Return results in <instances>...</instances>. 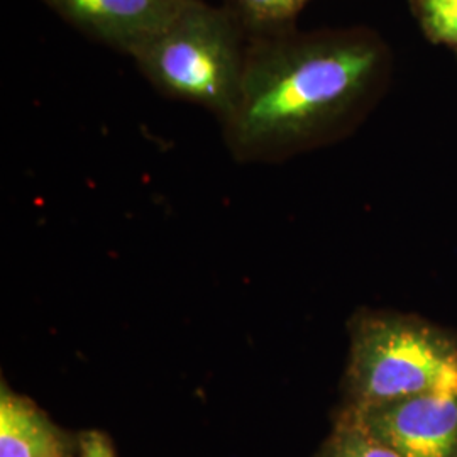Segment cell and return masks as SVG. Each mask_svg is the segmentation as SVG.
<instances>
[{
  "mask_svg": "<svg viewBox=\"0 0 457 457\" xmlns=\"http://www.w3.org/2000/svg\"><path fill=\"white\" fill-rule=\"evenodd\" d=\"M392 51L362 26L251 37L237 102L222 122L243 160H270L354 128L386 94Z\"/></svg>",
  "mask_w": 457,
  "mask_h": 457,
  "instance_id": "obj_1",
  "label": "cell"
},
{
  "mask_svg": "<svg viewBox=\"0 0 457 457\" xmlns=\"http://www.w3.org/2000/svg\"><path fill=\"white\" fill-rule=\"evenodd\" d=\"M251 36L226 5L188 0L131 60L162 96L224 122L241 90Z\"/></svg>",
  "mask_w": 457,
  "mask_h": 457,
  "instance_id": "obj_2",
  "label": "cell"
},
{
  "mask_svg": "<svg viewBox=\"0 0 457 457\" xmlns=\"http://www.w3.org/2000/svg\"><path fill=\"white\" fill-rule=\"evenodd\" d=\"M347 407L457 392V339L422 319L364 313L351 327Z\"/></svg>",
  "mask_w": 457,
  "mask_h": 457,
  "instance_id": "obj_3",
  "label": "cell"
},
{
  "mask_svg": "<svg viewBox=\"0 0 457 457\" xmlns=\"http://www.w3.org/2000/svg\"><path fill=\"white\" fill-rule=\"evenodd\" d=\"M343 413L402 457H457V392L345 407Z\"/></svg>",
  "mask_w": 457,
  "mask_h": 457,
  "instance_id": "obj_4",
  "label": "cell"
},
{
  "mask_svg": "<svg viewBox=\"0 0 457 457\" xmlns=\"http://www.w3.org/2000/svg\"><path fill=\"white\" fill-rule=\"evenodd\" d=\"M66 24L132 58L188 0H41Z\"/></svg>",
  "mask_w": 457,
  "mask_h": 457,
  "instance_id": "obj_5",
  "label": "cell"
},
{
  "mask_svg": "<svg viewBox=\"0 0 457 457\" xmlns=\"http://www.w3.org/2000/svg\"><path fill=\"white\" fill-rule=\"evenodd\" d=\"M65 432L31 400L0 388V457H73Z\"/></svg>",
  "mask_w": 457,
  "mask_h": 457,
  "instance_id": "obj_6",
  "label": "cell"
},
{
  "mask_svg": "<svg viewBox=\"0 0 457 457\" xmlns=\"http://www.w3.org/2000/svg\"><path fill=\"white\" fill-rule=\"evenodd\" d=\"M311 0H226L251 37L294 29L295 21Z\"/></svg>",
  "mask_w": 457,
  "mask_h": 457,
  "instance_id": "obj_7",
  "label": "cell"
},
{
  "mask_svg": "<svg viewBox=\"0 0 457 457\" xmlns=\"http://www.w3.org/2000/svg\"><path fill=\"white\" fill-rule=\"evenodd\" d=\"M315 457H402L385 442L378 441L351 417L341 413L332 432Z\"/></svg>",
  "mask_w": 457,
  "mask_h": 457,
  "instance_id": "obj_8",
  "label": "cell"
},
{
  "mask_svg": "<svg viewBox=\"0 0 457 457\" xmlns=\"http://www.w3.org/2000/svg\"><path fill=\"white\" fill-rule=\"evenodd\" d=\"M425 37L457 51V0H409Z\"/></svg>",
  "mask_w": 457,
  "mask_h": 457,
  "instance_id": "obj_9",
  "label": "cell"
},
{
  "mask_svg": "<svg viewBox=\"0 0 457 457\" xmlns=\"http://www.w3.org/2000/svg\"><path fill=\"white\" fill-rule=\"evenodd\" d=\"M77 457H117V454L105 432L85 430L77 439Z\"/></svg>",
  "mask_w": 457,
  "mask_h": 457,
  "instance_id": "obj_10",
  "label": "cell"
}]
</instances>
